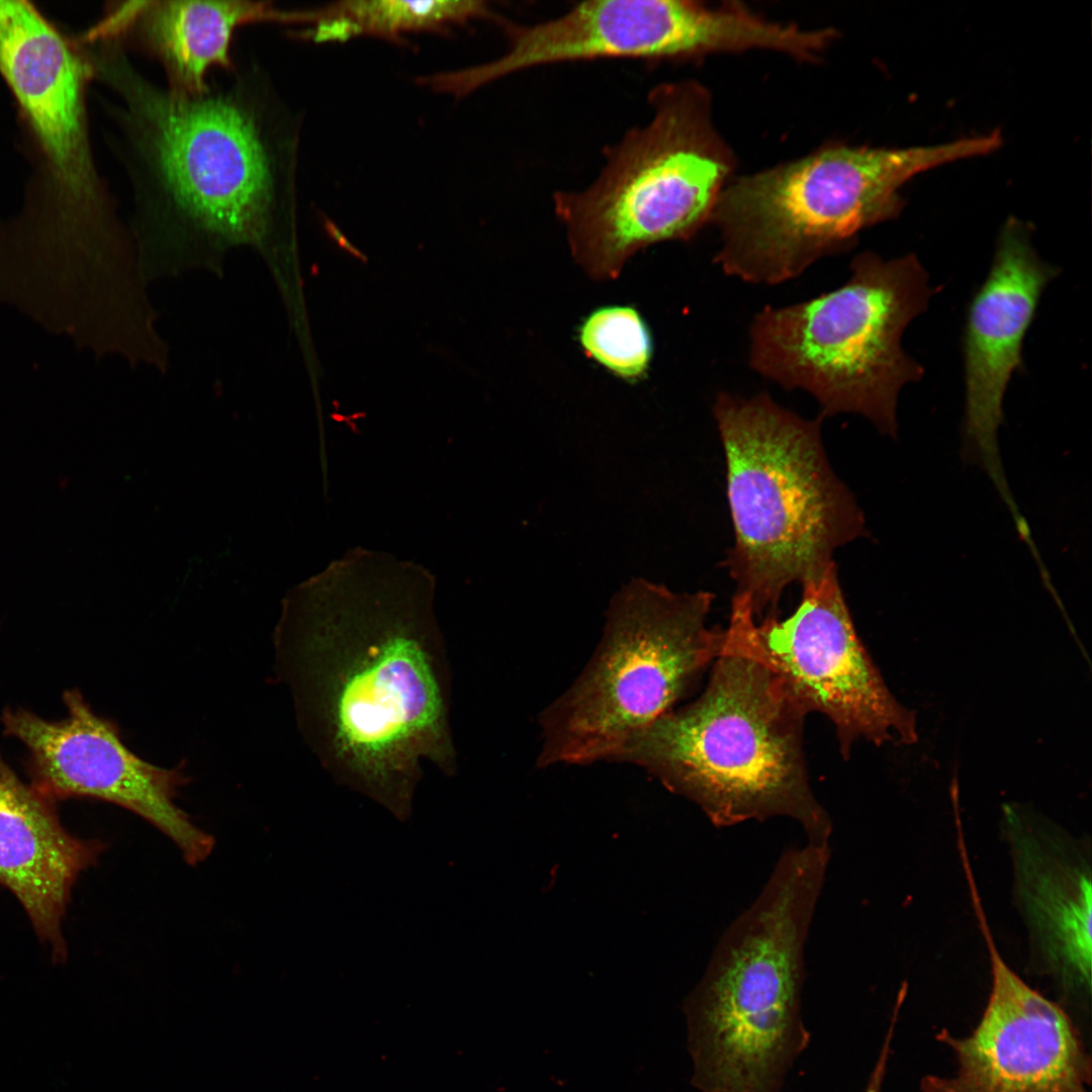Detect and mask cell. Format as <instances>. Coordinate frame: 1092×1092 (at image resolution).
Wrapping results in <instances>:
<instances>
[{
    "mask_svg": "<svg viewBox=\"0 0 1092 1092\" xmlns=\"http://www.w3.org/2000/svg\"><path fill=\"white\" fill-rule=\"evenodd\" d=\"M63 700L68 713L59 721L24 709L2 713L4 733L28 752L31 784L53 801L89 797L120 806L164 833L188 864L204 861L214 839L175 803L183 775L133 753L79 691H66Z\"/></svg>",
    "mask_w": 1092,
    "mask_h": 1092,
    "instance_id": "13",
    "label": "cell"
},
{
    "mask_svg": "<svg viewBox=\"0 0 1092 1092\" xmlns=\"http://www.w3.org/2000/svg\"><path fill=\"white\" fill-rule=\"evenodd\" d=\"M652 117L606 148L599 176L580 191H557L554 210L576 264L614 280L638 251L687 241L707 223L734 168L697 81L662 83L648 95Z\"/></svg>",
    "mask_w": 1092,
    "mask_h": 1092,
    "instance_id": "7",
    "label": "cell"
},
{
    "mask_svg": "<svg viewBox=\"0 0 1092 1092\" xmlns=\"http://www.w3.org/2000/svg\"><path fill=\"white\" fill-rule=\"evenodd\" d=\"M802 589L798 608L785 620L776 615L755 621L747 600L734 595L723 651L766 665L807 713L826 716L844 756L862 740L915 742V713L891 693L859 640L835 561Z\"/></svg>",
    "mask_w": 1092,
    "mask_h": 1092,
    "instance_id": "10",
    "label": "cell"
},
{
    "mask_svg": "<svg viewBox=\"0 0 1092 1092\" xmlns=\"http://www.w3.org/2000/svg\"><path fill=\"white\" fill-rule=\"evenodd\" d=\"M994 149L988 134L907 149L838 145L738 178L709 220L721 241L715 262L749 283L793 279L851 249L862 230L896 217L898 191L912 176Z\"/></svg>",
    "mask_w": 1092,
    "mask_h": 1092,
    "instance_id": "5",
    "label": "cell"
},
{
    "mask_svg": "<svg viewBox=\"0 0 1092 1092\" xmlns=\"http://www.w3.org/2000/svg\"><path fill=\"white\" fill-rule=\"evenodd\" d=\"M0 73L38 144L49 187L28 202L44 222L90 230L116 216L93 157L86 89L95 74L85 57L30 3L0 0Z\"/></svg>",
    "mask_w": 1092,
    "mask_h": 1092,
    "instance_id": "12",
    "label": "cell"
},
{
    "mask_svg": "<svg viewBox=\"0 0 1092 1092\" xmlns=\"http://www.w3.org/2000/svg\"><path fill=\"white\" fill-rule=\"evenodd\" d=\"M734 543L724 561L755 621L779 615L792 583L813 579L836 549L867 534L863 514L827 458L822 418L808 420L768 393L715 399Z\"/></svg>",
    "mask_w": 1092,
    "mask_h": 1092,
    "instance_id": "4",
    "label": "cell"
},
{
    "mask_svg": "<svg viewBox=\"0 0 1092 1092\" xmlns=\"http://www.w3.org/2000/svg\"><path fill=\"white\" fill-rule=\"evenodd\" d=\"M807 714L766 665L722 651L702 695L631 735L612 761L646 769L719 828L789 817L807 842L829 844L832 821L805 765Z\"/></svg>",
    "mask_w": 1092,
    "mask_h": 1092,
    "instance_id": "2",
    "label": "cell"
},
{
    "mask_svg": "<svg viewBox=\"0 0 1092 1092\" xmlns=\"http://www.w3.org/2000/svg\"><path fill=\"white\" fill-rule=\"evenodd\" d=\"M840 287L786 306H767L749 329L750 367L784 389L813 396L821 418L857 414L895 438L898 396L922 366L901 345L928 306V274L914 254L856 255Z\"/></svg>",
    "mask_w": 1092,
    "mask_h": 1092,
    "instance_id": "6",
    "label": "cell"
},
{
    "mask_svg": "<svg viewBox=\"0 0 1092 1092\" xmlns=\"http://www.w3.org/2000/svg\"><path fill=\"white\" fill-rule=\"evenodd\" d=\"M330 571L359 639L337 652L325 685L333 740L363 769L388 770L440 728L439 687L414 631L432 615L434 577L382 553L344 558Z\"/></svg>",
    "mask_w": 1092,
    "mask_h": 1092,
    "instance_id": "9",
    "label": "cell"
},
{
    "mask_svg": "<svg viewBox=\"0 0 1092 1092\" xmlns=\"http://www.w3.org/2000/svg\"><path fill=\"white\" fill-rule=\"evenodd\" d=\"M324 225L328 235L338 244L340 248L362 261L366 260V257L345 238V236L333 221L325 218Z\"/></svg>",
    "mask_w": 1092,
    "mask_h": 1092,
    "instance_id": "21",
    "label": "cell"
},
{
    "mask_svg": "<svg viewBox=\"0 0 1092 1092\" xmlns=\"http://www.w3.org/2000/svg\"><path fill=\"white\" fill-rule=\"evenodd\" d=\"M287 9L271 1L146 0L112 4L87 34L91 40L114 39L157 62L165 86L182 94L203 92L208 74L234 72L235 32L260 22L286 24Z\"/></svg>",
    "mask_w": 1092,
    "mask_h": 1092,
    "instance_id": "18",
    "label": "cell"
},
{
    "mask_svg": "<svg viewBox=\"0 0 1092 1092\" xmlns=\"http://www.w3.org/2000/svg\"><path fill=\"white\" fill-rule=\"evenodd\" d=\"M476 19L500 21L487 2L479 0H361L302 9L298 37L314 41L347 40L371 34L395 42L408 32L449 33Z\"/></svg>",
    "mask_w": 1092,
    "mask_h": 1092,
    "instance_id": "19",
    "label": "cell"
},
{
    "mask_svg": "<svg viewBox=\"0 0 1092 1092\" xmlns=\"http://www.w3.org/2000/svg\"><path fill=\"white\" fill-rule=\"evenodd\" d=\"M1012 896L1031 964L1066 998L1091 994L1092 872L1090 844L1031 809L1005 805Z\"/></svg>",
    "mask_w": 1092,
    "mask_h": 1092,
    "instance_id": "15",
    "label": "cell"
},
{
    "mask_svg": "<svg viewBox=\"0 0 1092 1092\" xmlns=\"http://www.w3.org/2000/svg\"><path fill=\"white\" fill-rule=\"evenodd\" d=\"M827 869L812 850L787 849L719 939L687 1002L702 1092H781L808 1045L804 950Z\"/></svg>",
    "mask_w": 1092,
    "mask_h": 1092,
    "instance_id": "3",
    "label": "cell"
},
{
    "mask_svg": "<svg viewBox=\"0 0 1092 1092\" xmlns=\"http://www.w3.org/2000/svg\"><path fill=\"white\" fill-rule=\"evenodd\" d=\"M104 844L68 832L55 801L25 784L0 754V885L24 908L56 961L66 957L62 922L79 875Z\"/></svg>",
    "mask_w": 1092,
    "mask_h": 1092,
    "instance_id": "17",
    "label": "cell"
},
{
    "mask_svg": "<svg viewBox=\"0 0 1092 1092\" xmlns=\"http://www.w3.org/2000/svg\"><path fill=\"white\" fill-rule=\"evenodd\" d=\"M991 965V991L977 1026L966 1036L942 1029L957 1070L928 1075L922 1092H1090L1091 1057L1058 1003L1028 986L1001 957L979 896H973Z\"/></svg>",
    "mask_w": 1092,
    "mask_h": 1092,
    "instance_id": "14",
    "label": "cell"
},
{
    "mask_svg": "<svg viewBox=\"0 0 1092 1092\" xmlns=\"http://www.w3.org/2000/svg\"><path fill=\"white\" fill-rule=\"evenodd\" d=\"M115 94L118 155L144 239L262 245L293 202L300 119L261 65L196 94L146 76L117 42L94 58Z\"/></svg>",
    "mask_w": 1092,
    "mask_h": 1092,
    "instance_id": "1",
    "label": "cell"
},
{
    "mask_svg": "<svg viewBox=\"0 0 1092 1092\" xmlns=\"http://www.w3.org/2000/svg\"><path fill=\"white\" fill-rule=\"evenodd\" d=\"M502 24L507 52L491 62L453 71L449 84L457 96L539 66L761 50L769 36L764 18L736 2L708 6L687 0H587L539 23Z\"/></svg>",
    "mask_w": 1092,
    "mask_h": 1092,
    "instance_id": "11",
    "label": "cell"
},
{
    "mask_svg": "<svg viewBox=\"0 0 1092 1092\" xmlns=\"http://www.w3.org/2000/svg\"><path fill=\"white\" fill-rule=\"evenodd\" d=\"M709 592L633 578L612 599L603 636L573 684L539 716L537 766L612 761L634 733L673 709L723 651Z\"/></svg>",
    "mask_w": 1092,
    "mask_h": 1092,
    "instance_id": "8",
    "label": "cell"
},
{
    "mask_svg": "<svg viewBox=\"0 0 1092 1092\" xmlns=\"http://www.w3.org/2000/svg\"><path fill=\"white\" fill-rule=\"evenodd\" d=\"M1030 235L1029 226L1014 217L1005 222L964 335L965 436L994 473L1004 393L1022 364V343L1040 295L1059 272L1039 257Z\"/></svg>",
    "mask_w": 1092,
    "mask_h": 1092,
    "instance_id": "16",
    "label": "cell"
},
{
    "mask_svg": "<svg viewBox=\"0 0 1092 1092\" xmlns=\"http://www.w3.org/2000/svg\"><path fill=\"white\" fill-rule=\"evenodd\" d=\"M585 354L617 377L635 382L649 370L653 343L639 311L626 305H610L592 311L577 333Z\"/></svg>",
    "mask_w": 1092,
    "mask_h": 1092,
    "instance_id": "20",
    "label": "cell"
}]
</instances>
